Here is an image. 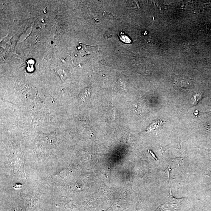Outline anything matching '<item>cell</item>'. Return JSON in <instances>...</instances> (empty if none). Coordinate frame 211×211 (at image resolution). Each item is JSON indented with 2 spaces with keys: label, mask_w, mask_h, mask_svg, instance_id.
<instances>
[{
  "label": "cell",
  "mask_w": 211,
  "mask_h": 211,
  "mask_svg": "<svg viewBox=\"0 0 211 211\" xmlns=\"http://www.w3.org/2000/svg\"><path fill=\"white\" fill-rule=\"evenodd\" d=\"M171 147H172V146L170 145V144H169V145H167V146H160L161 149H162V153H164L167 149H169V148H171Z\"/></svg>",
  "instance_id": "cell-4"
},
{
  "label": "cell",
  "mask_w": 211,
  "mask_h": 211,
  "mask_svg": "<svg viewBox=\"0 0 211 211\" xmlns=\"http://www.w3.org/2000/svg\"><path fill=\"white\" fill-rule=\"evenodd\" d=\"M148 151L150 153V154H151V155L156 160H157V158L156 157V155H155V154H154V153L151 151L150 150H148Z\"/></svg>",
  "instance_id": "cell-5"
},
{
  "label": "cell",
  "mask_w": 211,
  "mask_h": 211,
  "mask_svg": "<svg viewBox=\"0 0 211 211\" xmlns=\"http://www.w3.org/2000/svg\"><path fill=\"white\" fill-rule=\"evenodd\" d=\"M181 202V199L171 197L169 201L159 206L155 211H174L180 205Z\"/></svg>",
  "instance_id": "cell-1"
},
{
  "label": "cell",
  "mask_w": 211,
  "mask_h": 211,
  "mask_svg": "<svg viewBox=\"0 0 211 211\" xmlns=\"http://www.w3.org/2000/svg\"><path fill=\"white\" fill-rule=\"evenodd\" d=\"M119 37L120 40L123 42L128 44L132 43V41L129 36L125 34L124 32H121L119 35Z\"/></svg>",
  "instance_id": "cell-2"
},
{
  "label": "cell",
  "mask_w": 211,
  "mask_h": 211,
  "mask_svg": "<svg viewBox=\"0 0 211 211\" xmlns=\"http://www.w3.org/2000/svg\"><path fill=\"white\" fill-rule=\"evenodd\" d=\"M201 99V95L200 94H196L193 95L191 100H190V105L191 107L197 105L198 102Z\"/></svg>",
  "instance_id": "cell-3"
}]
</instances>
